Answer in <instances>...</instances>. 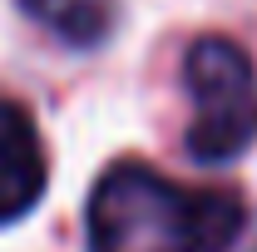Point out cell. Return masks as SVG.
<instances>
[{"instance_id": "cell-5", "label": "cell", "mask_w": 257, "mask_h": 252, "mask_svg": "<svg viewBox=\"0 0 257 252\" xmlns=\"http://www.w3.org/2000/svg\"><path fill=\"white\" fill-rule=\"evenodd\" d=\"M247 252H257V242H252V247H247Z\"/></svg>"}, {"instance_id": "cell-1", "label": "cell", "mask_w": 257, "mask_h": 252, "mask_svg": "<svg viewBox=\"0 0 257 252\" xmlns=\"http://www.w3.org/2000/svg\"><path fill=\"white\" fill-rule=\"evenodd\" d=\"M84 222L89 252H227L247 227V203L124 158L94 183Z\"/></svg>"}, {"instance_id": "cell-4", "label": "cell", "mask_w": 257, "mask_h": 252, "mask_svg": "<svg viewBox=\"0 0 257 252\" xmlns=\"http://www.w3.org/2000/svg\"><path fill=\"white\" fill-rule=\"evenodd\" d=\"M20 10L74 50L104 45L119 20V0H20Z\"/></svg>"}, {"instance_id": "cell-2", "label": "cell", "mask_w": 257, "mask_h": 252, "mask_svg": "<svg viewBox=\"0 0 257 252\" xmlns=\"http://www.w3.org/2000/svg\"><path fill=\"white\" fill-rule=\"evenodd\" d=\"M183 84L193 99L188 154L198 163H232L257 139V79L237 40L203 35L183 60Z\"/></svg>"}, {"instance_id": "cell-3", "label": "cell", "mask_w": 257, "mask_h": 252, "mask_svg": "<svg viewBox=\"0 0 257 252\" xmlns=\"http://www.w3.org/2000/svg\"><path fill=\"white\" fill-rule=\"evenodd\" d=\"M45 178H50V163H45V144L30 109L15 99H0V227L20 222L40 203Z\"/></svg>"}]
</instances>
